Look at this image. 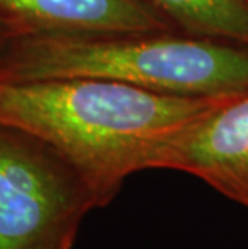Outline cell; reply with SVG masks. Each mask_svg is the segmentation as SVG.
Wrapping results in <instances>:
<instances>
[{
    "label": "cell",
    "mask_w": 248,
    "mask_h": 249,
    "mask_svg": "<svg viewBox=\"0 0 248 249\" xmlns=\"http://www.w3.org/2000/svg\"><path fill=\"white\" fill-rule=\"evenodd\" d=\"M0 21L17 39L40 34L176 31L145 0H0Z\"/></svg>",
    "instance_id": "cell-5"
},
{
    "label": "cell",
    "mask_w": 248,
    "mask_h": 249,
    "mask_svg": "<svg viewBox=\"0 0 248 249\" xmlns=\"http://www.w3.org/2000/svg\"><path fill=\"white\" fill-rule=\"evenodd\" d=\"M91 77L177 97L248 90V47L177 31L40 34L15 39L0 56V81Z\"/></svg>",
    "instance_id": "cell-2"
},
{
    "label": "cell",
    "mask_w": 248,
    "mask_h": 249,
    "mask_svg": "<svg viewBox=\"0 0 248 249\" xmlns=\"http://www.w3.org/2000/svg\"><path fill=\"white\" fill-rule=\"evenodd\" d=\"M158 169L200 178L248 208V90L221 98L163 153Z\"/></svg>",
    "instance_id": "cell-4"
},
{
    "label": "cell",
    "mask_w": 248,
    "mask_h": 249,
    "mask_svg": "<svg viewBox=\"0 0 248 249\" xmlns=\"http://www.w3.org/2000/svg\"><path fill=\"white\" fill-rule=\"evenodd\" d=\"M100 203L87 178L39 137L0 124V249H73Z\"/></svg>",
    "instance_id": "cell-3"
},
{
    "label": "cell",
    "mask_w": 248,
    "mask_h": 249,
    "mask_svg": "<svg viewBox=\"0 0 248 249\" xmlns=\"http://www.w3.org/2000/svg\"><path fill=\"white\" fill-rule=\"evenodd\" d=\"M221 98L177 97L91 77L0 81V124L60 151L105 208L131 176L158 169L168 145Z\"/></svg>",
    "instance_id": "cell-1"
},
{
    "label": "cell",
    "mask_w": 248,
    "mask_h": 249,
    "mask_svg": "<svg viewBox=\"0 0 248 249\" xmlns=\"http://www.w3.org/2000/svg\"><path fill=\"white\" fill-rule=\"evenodd\" d=\"M15 39H17V36L13 34V31L3 21H0V56L3 55V52L8 49Z\"/></svg>",
    "instance_id": "cell-7"
},
{
    "label": "cell",
    "mask_w": 248,
    "mask_h": 249,
    "mask_svg": "<svg viewBox=\"0 0 248 249\" xmlns=\"http://www.w3.org/2000/svg\"><path fill=\"white\" fill-rule=\"evenodd\" d=\"M182 34L248 47V0H145Z\"/></svg>",
    "instance_id": "cell-6"
}]
</instances>
